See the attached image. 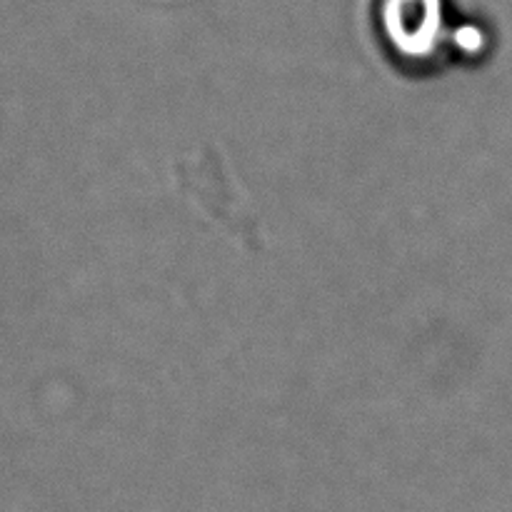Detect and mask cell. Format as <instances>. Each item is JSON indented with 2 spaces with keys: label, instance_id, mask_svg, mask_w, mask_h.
Returning a JSON list of instances; mask_svg holds the SVG:
<instances>
[{
  "label": "cell",
  "instance_id": "1",
  "mask_svg": "<svg viewBox=\"0 0 512 512\" xmlns=\"http://www.w3.org/2000/svg\"><path fill=\"white\" fill-rule=\"evenodd\" d=\"M373 15L385 53L400 68L425 73L458 55L463 20L450 0H375Z\"/></svg>",
  "mask_w": 512,
  "mask_h": 512
}]
</instances>
